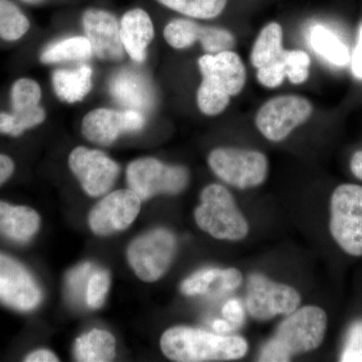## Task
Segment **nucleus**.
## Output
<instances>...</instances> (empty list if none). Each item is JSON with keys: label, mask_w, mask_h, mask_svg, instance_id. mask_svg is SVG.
<instances>
[{"label": "nucleus", "mask_w": 362, "mask_h": 362, "mask_svg": "<svg viewBox=\"0 0 362 362\" xmlns=\"http://www.w3.org/2000/svg\"><path fill=\"white\" fill-rule=\"evenodd\" d=\"M160 347L173 361L204 362L235 361L246 356V339L233 335L207 332L199 328L175 326L162 334Z\"/></svg>", "instance_id": "1"}, {"label": "nucleus", "mask_w": 362, "mask_h": 362, "mask_svg": "<svg viewBox=\"0 0 362 362\" xmlns=\"http://www.w3.org/2000/svg\"><path fill=\"white\" fill-rule=\"evenodd\" d=\"M327 314L320 307L298 308L279 325L262 349L259 361H290L293 356L318 349L325 337Z\"/></svg>", "instance_id": "2"}, {"label": "nucleus", "mask_w": 362, "mask_h": 362, "mask_svg": "<svg viewBox=\"0 0 362 362\" xmlns=\"http://www.w3.org/2000/svg\"><path fill=\"white\" fill-rule=\"evenodd\" d=\"M202 81L197 90L199 110L216 116L226 110L230 97L244 89L247 71L239 54L232 51L207 54L199 59Z\"/></svg>", "instance_id": "3"}, {"label": "nucleus", "mask_w": 362, "mask_h": 362, "mask_svg": "<svg viewBox=\"0 0 362 362\" xmlns=\"http://www.w3.org/2000/svg\"><path fill=\"white\" fill-rule=\"evenodd\" d=\"M194 218L202 230L218 240H240L249 233V223L232 194L216 183L202 190Z\"/></svg>", "instance_id": "4"}, {"label": "nucleus", "mask_w": 362, "mask_h": 362, "mask_svg": "<svg viewBox=\"0 0 362 362\" xmlns=\"http://www.w3.org/2000/svg\"><path fill=\"white\" fill-rule=\"evenodd\" d=\"M330 233L343 251L362 256V187L339 185L331 195Z\"/></svg>", "instance_id": "5"}, {"label": "nucleus", "mask_w": 362, "mask_h": 362, "mask_svg": "<svg viewBox=\"0 0 362 362\" xmlns=\"http://www.w3.org/2000/svg\"><path fill=\"white\" fill-rule=\"evenodd\" d=\"M177 242L166 228H156L133 240L128 247V263L135 275L152 283L165 275L175 259Z\"/></svg>", "instance_id": "6"}, {"label": "nucleus", "mask_w": 362, "mask_h": 362, "mask_svg": "<svg viewBox=\"0 0 362 362\" xmlns=\"http://www.w3.org/2000/svg\"><path fill=\"white\" fill-rule=\"evenodd\" d=\"M126 177L130 189L141 201H147L158 194H180L189 182L187 168L168 165L152 157L131 162L126 171Z\"/></svg>", "instance_id": "7"}, {"label": "nucleus", "mask_w": 362, "mask_h": 362, "mask_svg": "<svg viewBox=\"0 0 362 362\" xmlns=\"http://www.w3.org/2000/svg\"><path fill=\"white\" fill-rule=\"evenodd\" d=\"M207 162L221 180L243 189L258 187L268 175V159L255 150L216 148L209 153Z\"/></svg>", "instance_id": "8"}, {"label": "nucleus", "mask_w": 362, "mask_h": 362, "mask_svg": "<svg viewBox=\"0 0 362 362\" xmlns=\"http://www.w3.org/2000/svg\"><path fill=\"white\" fill-rule=\"evenodd\" d=\"M312 111L313 107L306 98L295 95L273 98L257 113L256 126L267 139L280 142L306 122Z\"/></svg>", "instance_id": "9"}, {"label": "nucleus", "mask_w": 362, "mask_h": 362, "mask_svg": "<svg viewBox=\"0 0 362 362\" xmlns=\"http://www.w3.org/2000/svg\"><path fill=\"white\" fill-rule=\"evenodd\" d=\"M301 303L299 293L291 287L274 282L262 274H252L247 280L246 304L252 318L270 320L277 315H289Z\"/></svg>", "instance_id": "10"}, {"label": "nucleus", "mask_w": 362, "mask_h": 362, "mask_svg": "<svg viewBox=\"0 0 362 362\" xmlns=\"http://www.w3.org/2000/svg\"><path fill=\"white\" fill-rule=\"evenodd\" d=\"M141 202L140 197L130 188L107 194L90 211V230L100 237L122 232L137 218Z\"/></svg>", "instance_id": "11"}, {"label": "nucleus", "mask_w": 362, "mask_h": 362, "mask_svg": "<svg viewBox=\"0 0 362 362\" xmlns=\"http://www.w3.org/2000/svg\"><path fill=\"white\" fill-rule=\"evenodd\" d=\"M69 166L86 194L94 197L107 194L120 171L118 164L104 152L83 146L71 152Z\"/></svg>", "instance_id": "12"}, {"label": "nucleus", "mask_w": 362, "mask_h": 362, "mask_svg": "<svg viewBox=\"0 0 362 362\" xmlns=\"http://www.w3.org/2000/svg\"><path fill=\"white\" fill-rule=\"evenodd\" d=\"M0 301L11 308L30 311L42 301L35 279L16 259L0 254Z\"/></svg>", "instance_id": "13"}, {"label": "nucleus", "mask_w": 362, "mask_h": 362, "mask_svg": "<svg viewBox=\"0 0 362 362\" xmlns=\"http://www.w3.org/2000/svg\"><path fill=\"white\" fill-rule=\"evenodd\" d=\"M145 118L134 110L116 111L95 109L83 119L82 132L89 141L108 146L125 133L137 132L144 127Z\"/></svg>", "instance_id": "14"}, {"label": "nucleus", "mask_w": 362, "mask_h": 362, "mask_svg": "<svg viewBox=\"0 0 362 362\" xmlns=\"http://www.w3.org/2000/svg\"><path fill=\"white\" fill-rule=\"evenodd\" d=\"M83 25L86 37L98 58L109 62L123 59L125 49L115 16L101 9H89L83 16Z\"/></svg>", "instance_id": "15"}, {"label": "nucleus", "mask_w": 362, "mask_h": 362, "mask_svg": "<svg viewBox=\"0 0 362 362\" xmlns=\"http://www.w3.org/2000/svg\"><path fill=\"white\" fill-rule=\"evenodd\" d=\"M243 282L242 273L235 268H206L195 272L180 285L187 296L218 295L232 292Z\"/></svg>", "instance_id": "16"}, {"label": "nucleus", "mask_w": 362, "mask_h": 362, "mask_svg": "<svg viewBox=\"0 0 362 362\" xmlns=\"http://www.w3.org/2000/svg\"><path fill=\"white\" fill-rule=\"evenodd\" d=\"M112 97L127 110L142 112L152 106V90L146 78L133 70L119 71L111 78Z\"/></svg>", "instance_id": "17"}, {"label": "nucleus", "mask_w": 362, "mask_h": 362, "mask_svg": "<svg viewBox=\"0 0 362 362\" xmlns=\"http://www.w3.org/2000/svg\"><path fill=\"white\" fill-rule=\"evenodd\" d=\"M120 37L125 52L133 61L142 63L147 47L154 37V26L149 14L135 8L124 14L120 25Z\"/></svg>", "instance_id": "18"}, {"label": "nucleus", "mask_w": 362, "mask_h": 362, "mask_svg": "<svg viewBox=\"0 0 362 362\" xmlns=\"http://www.w3.org/2000/svg\"><path fill=\"white\" fill-rule=\"evenodd\" d=\"M39 214L28 206H13L0 201V233L9 239L26 242L37 233Z\"/></svg>", "instance_id": "19"}, {"label": "nucleus", "mask_w": 362, "mask_h": 362, "mask_svg": "<svg viewBox=\"0 0 362 362\" xmlns=\"http://www.w3.org/2000/svg\"><path fill=\"white\" fill-rule=\"evenodd\" d=\"M74 354L78 361H112L116 356L115 337L109 331L90 330L76 340Z\"/></svg>", "instance_id": "20"}, {"label": "nucleus", "mask_w": 362, "mask_h": 362, "mask_svg": "<svg viewBox=\"0 0 362 362\" xmlns=\"http://www.w3.org/2000/svg\"><path fill=\"white\" fill-rule=\"evenodd\" d=\"M93 70L82 66L76 70H57L52 75V86L57 96L66 103L82 101L92 88Z\"/></svg>", "instance_id": "21"}, {"label": "nucleus", "mask_w": 362, "mask_h": 362, "mask_svg": "<svg viewBox=\"0 0 362 362\" xmlns=\"http://www.w3.org/2000/svg\"><path fill=\"white\" fill-rule=\"evenodd\" d=\"M283 52V30L277 23H269L259 33L251 54L252 66L256 69L278 61Z\"/></svg>", "instance_id": "22"}, {"label": "nucleus", "mask_w": 362, "mask_h": 362, "mask_svg": "<svg viewBox=\"0 0 362 362\" xmlns=\"http://www.w3.org/2000/svg\"><path fill=\"white\" fill-rule=\"evenodd\" d=\"M309 37L314 51L332 65L343 66L349 63V47L329 28L320 25L313 26Z\"/></svg>", "instance_id": "23"}, {"label": "nucleus", "mask_w": 362, "mask_h": 362, "mask_svg": "<svg viewBox=\"0 0 362 362\" xmlns=\"http://www.w3.org/2000/svg\"><path fill=\"white\" fill-rule=\"evenodd\" d=\"M92 47L86 37H71L59 40L45 47L40 54L44 64L65 61H80L92 57Z\"/></svg>", "instance_id": "24"}, {"label": "nucleus", "mask_w": 362, "mask_h": 362, "mask_svg": "<svg viewBox=\"0 0 362 362\" xmlns=\"http://www.w3.org/2000/svg\"><path fill=\"white\" fill-rule=\"evenodd\" d=\"M45 112L40 106L23 110H13L11 113L0 112V134L20 136L25 131L44 122Z\"/></svg>", "instance_id": "25"}, {"label": "nucleus", "mask_w": 362, "mask_h": 362, "mask_svg": "<svg viewBox=\"0 0 362 362\" xmlns=\"http://www.w3.org/2000/svg\"><path fill=\"white\" fill-rule=\"evenodd\" d=\"M28 18L11 0H0V37L8 42L21 39L30 30Z\"/></svg>", "instance_id": "26"}, {"label": "nucleus", "mask_w": 362, "mask_h": 362, "mask_svg": "<svg viewBox=\"0 0 362 362\" xmlns=\"http://www.w3.org/2000/svg\"><path fill=\"white\" fill-rule=\"evenodd\" d=\"M161 4L190 16V18L211 20L223 13L228 0H157Z\"/></svg>", "instance_id": "27"}, {"label": "nucleus", "mask_w": 362, "mask_h": 362, "mask_svg": "<svg viewBox=\"0 0 362 362\" xmlns=\"http://www.w3.org/2000/svg\"><path fill=\"white\" fill-rule=\"evenodd\" d=\"M202 26L192 21L175 20L164 30L166 42L175 49H187L201 37Z\"/></svg>", "instance_id": "28"}, {"label": "nucleus", "mask_w": 362, "mask_h": 362, "mask_svg": "<svg viewBox=\"0 0 362 362\" xmlns=\"http://www.w3.org/2000/svg\"><path fill=\"white\" fill-rule=\"evenodd\" d=\"M42 90L32 78H23L16 81L11 89L13 110H23L40 106Z\"/></svg>", "instance_id": "29"}, {"label": "nucleus", "mask_w": 362, "mask_h": 362, "mask_svg": "<svg viewBox=\"0 0 362 362\" xmlns=\"http://www.w3.org/2000/svg\"><path fill=\"white\" fill-rule=\"evenodd\" d=\"M285 66L286 77L294 85L303 84L309 77L310 58L302 51H284L281 56Z\"/></svg>", "instance_id": "30"}, {"label": "nucleus", "mask_w": 362, "mask_h": 362, "mask_svg": "<svg viewBox=\"0 0 362 362\" xmlns=\"http://www.w3.org/2000/svg\"><path fill=\"white\" fill-rule=\"evenodd\" d=\"M110 283L111 279L108 272L104 270L92 272L85 294V302L89 308L99 309L103 306L110 288Z\"/></svg>", "instance_id": "31"}, {"label": "nucleus", "mask_w": 362, "mask_h": 362, "mask_svg": "<svg viewBox=\"0 0 362 362\" xmlns=\"http://www.w3.org/2000/svg\"><path fill=\"white\" fill-rule=\"evenodd\" d=\"M204 51L209 54L230 51L235 45L233 33L223 28H204L202 26L201 37H199Z\"/></svg>", "instance_id": "32"}, {"label": "nucleus", "mask_w": 362, "mask_h": 362, "mask_svg": "<svg viewBox=\"0 0 362 362\" xmlns=\"http://www.w3.org/2000/svg\"><path fill=\"white\" fill-rule=\"evenodd\" d=\"M340 361L362 362V320L350 325L345 337Z\"/></svg>", "instance_id": "33"}, {"label": "nucleus", "mask_w": 362, "mask_h": 362, "mask_svg": "<svg viewBox=\"0 0 362 362\" xmlns=\"http://www.w3.org/2000/svg\"><path fill=\"white\" fill-rule=\"evenodd\" d=\"M90 274H92V265L89 263L81 264L69 273L66 277V289L73 301H81L83 298H85Z\"/></svg>", "instance_id": "34"}, {"label": "nucleus", "mask_w": 362, "mask_h": 362, "mask_svg": "<svg viewBox=\"0 0 362 362\" xmlns=\"http://www.w3.org/2000/svg\"><path fill=\"white\" fill-rule=\"evenodd\" d=\"M257 78L262 85L268 88H276L283 84L286 78V71L282 59L280 58L270 65L258 69Z\"/></svg>", "instance_id": "35"}, {"label": "nucleus", "mask_w": 362, "mask_h": 362, "mask_svg": "<svg viewBox=\"0 0 362 362\" xmlns=\"http://www.w3.org/2000/svg\"><path fill=\"white\" fill-rule=\"evenodd\" d=\"M223 315L228 323L232 324L235 329L243 326L246 319L243 305L237 299L226 302L223 308Z\"/></svg>", "instance_id": "36"}, {"label": "nucleus", "mask_w": 362, "mask_h": 362, "mask_svg": "<svg viewBox=\"0 0 362 362\" xmlns=\"http://www.w3.org/2000/svg\"><path fill=\"white\" fill-rule=\"evenodd\" d=\"M352 71L356 77L362 78V25L359 28L358 42L352 56Z\"/></svg>", "instance_id": "37"}, {"label": "nucleus", "mask_w": 362, "mask_h": 362, "mask_svg": "<svg viewBox=\"0 0 362 362\" xmlns=\"http://www.w3.org/2000/svg\"><path fill=\"white\" fill-rule=\"evenodd\" d=\"M14 173V162L11 157L0 154V187L11 178Z\"/></svg>", "instance_id": "38"}, {"label": "nucleus", "mask_w": 362, "mask_h": 362, "mask_svg": "<svg viewBox=\"0 0 362 362\" xmlns=\"http://www.w3.org/2000/svg\"><path fill=\"white\" fill-rule=\"evenodd\" d=\"M26 362H54L59 361L56 354L47 349H39L32 352L25 357Z\"/></svg>", "instance_id": "39"}, {"label": "nucleus", "mask_w": 362, "mask_h": 362, "mask_svg": "<svg viewBox=\"0 0 362 362\" xmlns=\"http://www.w3.org/2000/svg\"><path fill=\"white\" fill-rule=\"evenodd\" d=\"M350 169L356 177L362 180V151H357L350 161Z\"/></svg>", "instance_id": "40"}, {"label": "nucleus", "mask_w": 362, "mask_h": 362, "mask_svg": "<svg viewBox=\"0 0 362 362\" xmlns=\"http://www.w3.org/2000/svg\"><path fill=\"white\" fill-rule=\"evenodd\" d=\"M214 330L216 331V333H218V334H228V333L233 332V330H235L233 328L232 324L228 322L226 320H216L213 324Z\"/></svg>", "instance_id": "41"}, {"label": "nucleus", "mask_w": 362, "mask_h": 362, "mask_svg": "<svg viewBox=\"0 0 362 362\" xmlns=\"http://www.w3.org/2000/svg\"><path fill=\"white\" fill-rule=\"evenodd\" d=\"M21 1H25L26 4H39L42 0H21Z\"/></svg>", "instance_id": "42"}]
</instances>
